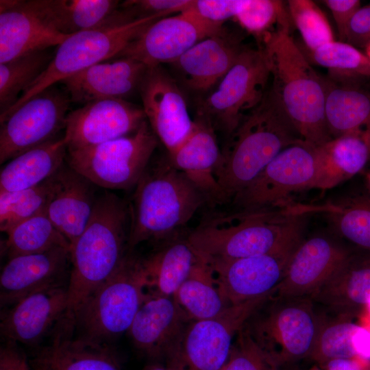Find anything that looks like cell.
<instances>
[{"instance_id": "1", "label": "cell", "mask_w": 370, "mask_h": 370, "mask_svg": "<svg viewBox=\"0 0 370 370\" xmlns=\"http://www.w3.org/2000/svg\"><path fill=\"white\" fill-rule=\"evenodd\" d=\"M306 217L290 207L217 211L204 217L186 237L207 262L272 254L303 239Z\"/></svg>"}, {"instance_id": "2", "label": "cell", "mask_w": 370, "mask_h": 370, "mask_svg": "<svg viewBox=\"0 0 370 370\" xmlns=\"http://www.w3.org/2000/svg\"><path fill=\"white\" fill-rule=\"evenodd\" d=\"M267 57L270 91L301 139L319 147L332 139L325 116V84L290 34L280 29L260 42Z\"/></svg>"}, {"instance_id": "3", "label": "cell", "mask_w": 370, "mask_h": 370, "mask_svg": "<svg viewBox=\"0 0 370 370\" xmlns=\"http://www.w3.org/2000/svg\"><path fill=\"white\" fill-rule=\"evenodd\" d=\"M130 225V201L106 190L98 195L86 227L70 247L66 314L120 267L128 252Z\"/></svg>"}, {"instance_id": "4", "label": "cell", "mask_w": 370, "mask_h": 370, "mask_svg": "<svg viewBox=\"0 0 370 370\" xmlns=\"http://www.w3.org/2000/svg\"><path fill=\"white\" fill-rule=\"evenodd\" d=\"M128 251L144 242L160 243L183 229L202 206L203 194L170 162L166 154L151 160L135 186Z\"/></svg>"}, {"instance_id": "5", "label": "cell", "mask_w": 370, "mask_h": 370, "mask_svg": "<svg viewBox=\"0 0 370 370\" xmlns=\"http://www.w3.org/2000/svg\"><path fill=\"white\" fill-rule=\"evenodd\" d=\"M301 138L268 90L227 138L215 177L227 204L284 149Z\"/></svg>"}, {"instance_id": "6", "label": "cell", "mask_w": 370, "mask_h": 370, "mask_svg": "<svg viewBox=\"0 0 370 370\" xmlns=\"http://www.w3.org/2000/svg\"><path fill=\"white\" fill-rule=\"evenodd\" d=\"M147 293L142 258L128 251L116 272L64 320L75 337L112 345L128 332Z\"/></svg>"}, {"instance_id": "7", "label": "cell", "mask_w": 370, "mask_h": 370, "mask_svg": "<svg viewBox=\"0 0 370 370\" xmlns=\"http://www.w3.org/2000/svg\"><path fill=\"white\" fill-rule=\"evenodd\" d=\"M164 14L131 19L121 15L103 26L70 35L57 46L45 71L16 103L0 116L3 121L29 99L57 82L106 60L118 56L134 40Z\"/></svg>"}, {"instance_id": "8", "label": "cell", "mask_w": 370, "mask_h": 370, "mask_svg": "<svg viewBox=\"0 0 370 370\" xmlns=\"http://www.w3.org/2000/svg\"><path fill=\"white\" fill-rule=\"evenodd\" d=\"M310 296L270 295L243 325L278 366L310 357L321 314Z\"/></svg>"}, {"instance_id": "9", "label": "cell", "mask_w": 370, "mask_h": 370, "mask_svg": "<svg viewBox=\"0 0 370 370\" xmlns=\"http://www.w3.org/2000/svg\"><path fill=\"white\" fill-rule=\"evenodd\" d=\"M158 141L146 120L129 135L91 147L67 149L66 162L97 186L127 190L136 186Z\"/></svg>"}, {"instance_id": "10", "label": "cell", "mask_w": 370, "mask_h": 370, "mask_svg": "<svg viewBox=\"0 0 370 370\" xmlns=\"http://www.w3.org/2000/svg\"><path fill=\"white\" fill-rule=\"evenodd\" d=\"M270 79L263 49L244 48L217 88L199 103L197 114L207 118L227 138L262 102Z\"/></svg>"}, {"instance_id": "11", "label": "cell", "mask_w": 370, "mask_h": 370, "mask_svg": "<svg viewBox=\"0 0 370 370\" xmlns=\"http://www.w3.org/2000/svg\"><path fill=\"white\" fill-rule=\"evenodd\" d=\"M317 147L302 140L281 151L230 201L232 209H284L294 193L312 188L318 171Z\"/></svg>"}, {"instance_id": "12", "label": "cell", "mask_w": 370, "mask_h": 370, "mask_svg": "<svg viewBox=\"0 0 370 370\" xmlns=\"http://www.w3.org/2000/svg\"><path fill=\"white\" fill-rule=\"evenodd\" d=\"M71 102L64 89L51 86L1 121L0 163L58 138L65 128Z\"/></svg>"}, {"instance_id": "13", "label": "cell", "mask_w": 370, "mask_h": 370, "mask_svg": "<svg viewBox=\"0 0 370 370\" xmlns=\"http://www.w3.org/2000/svg\"><path fill=\"white\" fill-rule=\"evenodd\" d=\"M271 295L231 305L214 318L191 321L175 354L168 360L175 361L184 370H221L238 331Z\"/></svg>"}, {"instance_id": "14", "label": "cell", "mask_w": 370, "mask_h": 370, "mask_svg": "<svg viewBox=\"0 0 370 370\" xmlns=\"http://www.w3.org/2000/svg\"><path fill=\"white\" fill-rule=\"evenodd\" d=\"M224 32L223 23L208 21L188 8L155 21L118 57L137 60L148 68L173 63L199 42Z\"/></svg>"}, {"instance_id": "15", "label": "cell", "mask_w": 370, "mask_h": 370, "mask_svg": "<svg viewBox=\"0 0 370 370\" xmlns=\"http://www.w3.org/2000/svg\"><path fill=\"white\" fill-rule=\"evenodd\" d=\"M146 120L143 108L125 99L95 100L68 113L63 137L68 150L91 147L129 135Z\"/></svg>"}, {"instance_id": "16", "label": "cell", "mask_w": 370, "mask_h": 370, "mask_svg": "<svg viewBox=\"0 0 370 370\" xmlns=\"http://www.w3.org/2000/svg\"><path fill=\"white\" fill-rule=\"evenodd\" d=\"M139 92L146 119L169 153L189 135L193 120L176 82L161 65L148 68Z\"/></svg>"}, {"instance_id": "17", "label": "cell", "mask_w": 370, "mask_h": 370, "mask_svg": "<svg viewBox=\"0 0 370 370\" xmlns=\"http://www.w3.org/2000/svg\"><path fill=\"white\" fill-rule=\"evenodd\" d=\"M299 243L275 253L207 262L232 305L275 292Z\"/></svg>"}, {"instance_id": "18", "label": "cell", "mask_w": 370, "mask_h": 370, "mask_svg": "<svg viewBox=\"0 0 370 370\" xmlns=\"http://www.w3.org/2000/svg\"><path fill=\"white\" fill-rule=\"evenodd\" d=\"M354 249L324 235L303 238L295 249L274 294L310 296L336 272Z\"/></svg>"}, {"instance_id": "19", "label": "cell", "mask_w": 370, "mask_h": 370, "mask_svg": "<svg viewBox=\"0 0 370 370\" xmlns=\"http://www.w3.org/2000/svg\"><path fill=\"white\" fill-rule=\"evenodd\" d=\"M60 33L38 0L0 1V63L59 45Z\"/></svg>"}, {"instance_id": "20", "label": "cell", "mask_w": 370, "mask_h": 370, "mask_svg": "<svg viewBox=\"0 0 370 370\" xmlns=\"http://www.w3.org/2000/svg\"><path fill=\"white\" fill-rule=\"evenodd\" d=\"M68 284L53 286L33 293L1 315L0 333L5 342L38 345L66 315Z\"/></svg>"}, {"instance_id": "21", "label": "cell", "mask_w": 370, "mask_h": 370, "mask_svg": "<svg viewBox=\"0 0 370 370\" xmlns=\"http://www.w3.org/2000/svg\"><path fill=\"white\" fill-rule=\"evenodd\" d=\"M191 321L173 297L147 293L127 332L134 347L153 359H169Z\"/></svg>"}, {"instance_id": "22", "label": "cell", "mask_w": 370, "mask_h": 370, "mask_svg": "<svg viewBox=\"0 0 370 370\" xmlns=\"http://www.w3.org/2000/svg\"><path fill=\"white\" fill-rule=\"evenodd\" d=\"M166 156L171 164L203 194L209 207L227 204L215 177L222 151L215 130L207 118L197 114L189 135Z\"/></svg>"}, {"instance_id": "23", "label": "cell", "mask_w": 370, "mask_h": 370, "mask_svg": "<svg viewBox=\"0 0 370 370\" xmlns=\"http://www.w3.org/2000/svg\"><path fill=\"white\" fill-rule=\"evenodd\" d=\"M69 267L66 247L8 259L0 275L1 307L5 309L33 293L68 284Z\"/></svg>"}, {"instance_id": "24", "label": "cell", "mask_w": 370, "mask_h": 370, "mask_svg": "<svg viewBox=\"0 0 370 370\" xmlns=\"http://www.w3.org/2000/svg\"><path fill=\"white\" fill-rule=\"evenodd\" d=\"M148 66L128 57L101 62L61 81L71 101L121 99L139 90Z\"/></svg>"}, {"instance_id": "25", "label": "cell", "mask_w": 370, "mask_h": 370, "mask_svg": "<svg viewBox=\"0 0 370 370\" xmlns=\"http://www.w3.org/2000/svg\"><path fill=\"white\" fill-rule=\"evenodd\" d=\"M55 175L56 189L46 214L71 245L90 219L98 197L97 186L66 162Z\"/></svg>"}, {"instance_id": "26", "label": "cell", "mask_w": 370, "mask_h": 370, "mask_svg": "<svg viewBox=\"0 0 370 370\" xmlns=\"http://www.w3.org/2000/svg\"><path fill=\"white\" fill-rule=\"evenodd\" d=\"M51 335L49 344L37 351L34 360L37 369L121 370L112 345L95 343L75 337L64 319Z\"/></svg>"}, {"instance_id": "27", "label": "cell", "mask_w": 370, "mask_h": 370, "mask_svg": "<svg viewBox=\"0 0 370 370\" xmlns=\"http://www.w3.org/2000/svg\"><path fill=\"white\" fill-rule=\"evenodd\" d=\"M334 314L356 317L370 299V252L354 249L336 272L310 296Z\"/></svg>"}, {"instance_id": "28", "label": "cell", "mask_w": 370, "mask_h": 370, "mask_svg": "<svg viewBox=\"0 0 370 370\" xmlns=\"http://www.w3.org/2000/svg\"><path fill=\"white\" fill-rule=\"evenodd\" d=\"M243 49L225 32L202 40L171 64L188 88L204 92L220 82Z\"/></svg>"}, {"instance_id": "29", "label": "cell", "mask_w": 370, "mask_h": 370, "mask_svg": "<svg viewBox=\"0 0 370 370\" xmlns=\"http://www.w3.org/2000/svg\"><path fill=\"white\" fill-rule=\"evenodd\" d=\"M318 171L312 188H332L364 171L370 161V128L334 138L317 147Z\"/></svg>"}, {"instance_id": "30", "label": "cell", "mask_w": 370, "mask_h": 370, "mask_svg": "<svg viewBox=\"0 0 370 370\" xmlns=\"http://www.w3.org/2000/svg\"><path fill=\"white\" fill-rule=\"evenodd\" d=\"M184 232L158 244L148 256L142 258L149 294L174 297L201 258Z\"/></svg>"}, {"instance_id": "31", "label": "cell", "mask_w": 370, "mask_h": 370, "mask_svg": "<svg viewBox=\"0 0 370 370\" xmlns=\"http://www.w3.org/2000/svg\"><path fill=\"white\" fill-rule=\"evenodd\" d=\"M325 116L332 138L363 128H370V89L364 80L327 76Z\"/></svg>"}, {"instance_id": "32", "label": "cell", "mask_w": 370, "mask_h": 370, "mask_svg": "<svg viewBox=\"0 0 370 370\" xmlns=\"http://www.w3.org/2000/svg\"><path fill=\"white\" fill-rule=\"evenodd\" d=\"M66 153L62 136L10 160L0 172V193L25 190L45 182L66 162Z\"/></svg>"}, {"instance_id": "33", "label": "cell", "mask_w": 370, "mask_h": 370, "mask_svg": "<svg viewBox=\"0 0 370 370\" xmlns=\"http://www.w3.org/2000/svg\"><path fill=\"white\" fill-rule=\"evenodd\" d=\"M302 214L320 212L334 232L354 249L370 252V196L355 195L321 205L296 204Z\"/></svg>"}, {"instance_id": "34", "label": "cell", "mask_w": 370, "mask_h": 370, "mask_svg": "<svg viewBox=\"0 0 370 370\" xmlns=\"http://www.w3.org/2000/svg\"><path fill=\"white\" fill-rule=\"evenodd\" d=\"M56 29L70 36L116 19L120 3L114 0H38Z\"/></svg>"}, {"instance_id": "35", "label": "cell", "mask_w": 370, "mask_h": 370, "mask_svg": "<svg viewBox=\"0 0 370 370\" xmlns=\"http://www.w3.org/2000/svg\"><path fill=\"white\" fill-rule=\"evenodd\" d=\"M173 297L191 321L214 318L232 305L221 291L212 267L201 258Z\"/></svg>"}, {"instance_id": "36", "label": "cell", "mask_w": 370, "mask_h": 370, "mask_svg": "<svg viewBox=\"0 0 370 370\" xmlns=\"http://www.w3.org/2000/svg\"><path fill=\"white\" fill-rule=\"evenodd\" d=\"M1 251L8 259L45 252L56 247L70 249L67 239L58 230L45 212L16 225L7 233Z\"/></svg>"}, {"instance_id": "37", "label": "cell", "mask_w": 370, "mask_h": 370, "mask_svg": "<svg viewBox=\"0 0 370 370\" xmlns=\"http://www.w3.org/2000/svg\"><path fill=\"white\" fill-rule=\"evenodd\" d=\"M362 328L347 316L321 314L319 329L309 358L316 365L322 366L332 360L358 356L356 343Z\"/></svg>"}, {"instance_id": "38", "label": "cell", "mask_w": 370, "mask_h": 370, "mask_svg": "<svg viewBox=\"0 0 370 370\" xmlns=\"http://www.w3.org/2000/svg\"><path fill=\"white\" fill-rule=\"evenodd\" d=\"M53 56L47 49L0 63V116L10 110L45 71Z\"/></svg>"}, {"instance_id": "39", "label": "cell", "mask_w": 370, "mask_h": 370, "mask_svg": "<svg viewBox=\"0 0 370 370\" xmlns=\"http://www.w3.org/2000/svg\"><path fill=\"white\" fill-rule=\"evenodd\" d=\"M56 186L55 174L34 187L0 193V230L7 233L20 223L41 213L53 195Z\"/></svg>"}, {"instance_id": "40", "label": "cell", "mask_w": 370, "mask_h": 370, "mask_svg": "<svg viewBox=\"0 0 370 370\" xmlns=\"http://www.w3.org/2000/svg\"><path fill=\"white\" fill-rule=\"evenodd\" d=\"M310 60L328 70V76L365 80L370 78V61L364 52L343 41H332L307 50Z\"/></svg>"}, {"instance_id": "41", "label": "cell", "mask_w": 370, "mask_h": 370, "mask_svg": "<svg viewBox=\"0 0 370 370\" xmlns=\"http://www.w3.org/2000/svg\"><path fill=\"white\" fill-rule=\"evenodd\" d=\"M234 18L260 42L278 29L291 30L293 24L286 3L278 0H242Z\"/></svg>"}, {"instance_id": "42", "label": "cell", "mask_w": 370, "mask_h": 370, "mask_svg": "<svg viewBox=\"0 0 370 370\" xmlns=\"http://www.w3.org/2000/svg\"><path fill=\"white\" fill-rule=\"evenodd\" d=\"M287 8L293 23L299 30L307 50L312 51L334 40L327 17L310 0H289Z\"/></svg>"}, {"instance_id": "43", "label": "cell", "mask_w": 370, "mask_h": 370, "mask_svg": "<svg viewBox=\"0 0 370 370\" xmlns=\"http://www.w3.org/2000/svg\"><path fill=\"white\" fill-rule=\"evenodd\" d=\"M275 360L242 328L237 333L227 362L221 370H278Z\"/></svg>"}, {"instance_id": "44", "label": "cell", "mask_w": 370, "mask_h": 370, "mask_svg": "<svg viewBox=\"0 0 370 370\" xmlns=\"http://www.w3.org/2000/svg\"><path fill=\"white\" fill-rule=\"evenodd\" d=\"M193 0H127L120 8L135 18L155 14L180 13L188 10Z\"/></svg>"}, {"instance_id": "45", "label": "cell", "mask_w": 370, "mask_h": 370, "mask_svg": "<svg viewBox=\"0 0 370 370\" xmlns=\"http://www.w3.org/2000/svg\"><path fill=\"white\" fill-rule=\"evenodd\" d=\"M242 0H193L189 9L203 18L219 23L234 18Z\"/></svg>"}, {"instance_id": "46", "label": "cell", "mask_w": 370, "mask_h": 370, "mask_svg": "<svg viewBox=\"0 0 370 370\" xmlns=\"http://www.w3.org/2000/svg\"><path fill=\"white\" fill-rule=\"evenodd\" d=\"M370 41V4L360 7L351 19L344 42L364 48Z\"/></svg>"}, {"instance_id": "47", "label": "cell", "mask_w": 370, "mask_h": 370, "mask_svg": "<svg viewBox=\"0 0 370 370\" xmlns=\"http://www.w3.org/2000/svg\"><path fill=\"white\" fill-rule=\"evenodd\" d=\"M335 21L340 41L344 42L347 26L360 6L359 0H324Z\"/></svg>"}, {"instance_id": "48", "label": "cell", "mask_w": 370, "mask_h": 370, "mask_svg": "<svg viewBox=\"0 0 370 370\" xmlns=\"http://www.w3.org/2000/svg\"><path fill=\"white\" fill-rule=\"evenodd\" d=\"M0 370H30L25 355L16 343L5 342L1 347Z\"/></svg>"}, {"instance_id": "49", "label": "cell", "mask_w": 370, "mask_h": 370, "mask_svg": "<svg viewBox=\"0 0 370 370\" xmlns=\"http://www.w3.org/2000/svg\"><path fill=\"white\" fill-rule=\"evenodd\" d=\"M320 367L323 370H370V360L359 356L338 358Z\"/></svg>"}, {"instance_id": "50", "label": "cell", "mask_w": 370, "mask_h": 370, "mask_svg": "<svg viewBox=\"0 0 370 370\" xmlns=\"http://www.w3.org/2000/svg\"><path fill=\"white\" fill-rule=\"evenodd\" d=\"M141 370H184L178 363L172 360L164 363L154 362L145 366Z\"/></svg>"}, {"instance_id": "51", "label": "cell", "mask_w": 370, "mask_h": 370, "mask_svg": "<svg viewBox=\"0 0 370 370\" xmlns=\"http://www.w3.org/2000/svg\"><path fill=\"white\" fill-rule=\"evenodd\" d=\"M362 173L368 195L370 196V171H364Z\"/></svg>"}, {"instance_id": "52", "label": "cell", "mask_w": 370, "mask_h": 370, "mask_svg": "<svg viewBox=\"0 0 370 370\" xmlns=\"http://www.w3.org/2000/svg\"><path fill=\"white\" fill-rule=\"evenodd\" d=\"M365 50V54L370 61V41L363 48Z\"/></svg>"}, {"instance_id": "53", "label": "cell", "mask_w": 370, "mask_h": 370, "mask_svg": "<svg viewBox=\"0 0 370 370\" xmlns=\"http://www.w3.org/2000/svg\"><path fill=\"white\" fill-rule=\"evenodd\" d=\"M307 370H323V369L318 365H314Z\"/></svg>"}, {"instance_id": "54", "label": "cell", "mask_w": 370, "mask_h": 370, "mask_svg": "<svg viewBox=\"0 0 370 370\" xmlns=\"http://www.w3.org/2000/svg\"><path fill=\"white\" fill-rule=\"evenodd\" d=\"M365 310H367V311L369 312V313H370V299H369V301L368 303H367V306H366V309H365Z\"/></svg>"}, {"instance_id": "55", "label": "cell", "mask_w": 370, "mask_h": 370, "mask_svg": "<svg viewBox=\"0 0 370 370\" xmlns=\"http://www.w3.org/2000/svg\"><path fill=\"white\" fill-rule=\"evenodd\" d=\"M36 370H43V369H37V368H36Z\"/></svg>"}]
</instances>
